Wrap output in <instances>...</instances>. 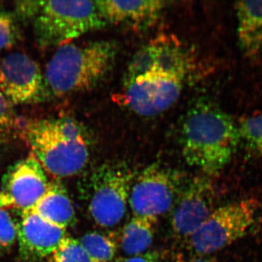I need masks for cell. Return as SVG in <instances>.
<instances>
[{"label":"cell","instance_id":"6da1fadb","mask_svg":"<svg viewBox=\"0 0 262 262\" xmlns=\"http://www.w3.org/2000/svg\"><path fill=\"white\" fill-rule=\"evenodd\" d=\"M192 64L177 37L163 34L151 39L136 52L124 75V105L141 116L166 111L180 97Z\"/></svg>","mask_w":262,"mask_h":262},{"label":"cell","instance_id":"7a4b0ae2","mask_svg":"<svg viewBox=\"0 0 262 262\" xmlns=\"http://www.w3.org/2000/svg\"><path fill=\"white\" fill-rule=\"evenodd\" d=\"M180 142L188 165L215 175L230 163L241 144L239 124L216 103L201 98L183 120Z\"/></svg>","mask_w":262,"mask_h":262},{"label":"cell","instance_id":"3957f363","mask_svg":"<svg viewBox=\"0 0 262 262\" xmlns=\"http://www.w3.org/2000/svg\"><path fill=\"white\" fill-rule=\"evenodd\" d=\"M117 52L116 43L108 40L70 43L58 48L43 74L41 99L94 89L113 70Z\"/></svg>","mask_w":262,"mask_h":262},{"label":"cell","instance_id":"277c9868","mask_svg":"<svg viewBox=\"0 0 262 262\" xmlns=\"http://www.w3.org/2000/svg\"><path fill=\"white\" fill-rule=\"evenodd\" d=\"M24 136L45 171L55 178L80 173L89 158V136L80 122L67 117L29 122Z\"/></svg>","mask_w":262,"mask_h":262},{"label":"cell","instance_id":"5b68a950","mask_svg":"<svg viewBox=\"0 0 262 262\" xmlns=\"http://www.w3.org/2000/svg\"><path fill=\"white\" fill-rule=\"evenodd\" d=\"M41 47H61L86 33L104 27L106 21L94 1H40L32 19Z\"/></svg>","mask_w":262,"mask_h":262},{"label":"cell","instance_id":"8992f818","mask_svg":"<svg viewBox=\"0 0 262 262\" xmlns=\"http://www.w3.org/2000/svg\"><path fill=\"white\" fill-rule=\"evenodd\" d=\"M258 206L249 198L217 207L188 238L189 247L208 256L242 238L254 224Z\"/></svg>","mask_w":262,"mask_h":262},{"label":"cell","instance_id":"52a82bcc","mask_svg":"<svg viewBox=\"0 0 262 262\" xmlns=\"http://www.w3.org/2000/svg\"><path fill=\"white\" fill-rule=\"evenodd\" d=\"M134 172L122 165L105 164L91 176L90 214L98 225L112 227L120 223L127 210Z\"/></svg>","mask_w":262,"mask_h":262},{"label":"cell","instance_id":"ba28073f","mask_svg":"<svg viewBox=\"0 0 262 262\" xmlns=\"http://www.w3.org/2000/svg\"><path fill=\"white\" fill-rule=\"evenodd\" d=\"M177 174L159 163L146 167L131 187L128 203L134 215L158 219L175 204L180 192Z\"/></svg>","mask_w":262,"mask_h":262},{"label":"cell","instance_id":"9c48e42d","mask_svg":"<svg viewBox=\"0 0 262 262\" xmlns=\"http://www.w3.org/2000/svg\"><path fill=\"white\" fill-rule=\"evenodd\" d=\"M216 191L209 178H194L183 187L176 202L171 219L173 234L179 238H189L215 209Z\"/></svg>","mask_w":262,"mask_h":262},{"label":"cell","instance_id":"30bf717a","mask_svg":"<svg viewBox=\"0 0 262 262\" xmlns=\"http://www.w3.org/2000/svg\"><path fill=\"white\" fill-rule=\"evenodd\" d=\"M42 90V71L32 58L13 53L0 59V93L13 106L39 101Z\"/></svg>","mask_w":262,"mask_h":262},{"label":"cell","instance_id":"8fae6325","mask_svg":"<svg viewBox=\"0 0 262 262\" xmlns=\"http://www.w3.org/2000/svg\"><path fill=\"white\" fill-rule=\"evenodd\" d=\"M3 182V192L13 208H19L22 212L35 206L50 184L46 171L32 153L9 169Z\"/></svg>","mask_w":262,"mask_h":262},{"label":"cell","instance_id":"7c38bea8","mask_svg":"<svg viewBox=\"0 0 262 262\" xmlns=\"http://www.w3.org/2000/svg\"><path fill=\"white\" fill-rule=\"evenodd\" d=\"M18 227L19 252L26 261H36L51 256L67 234V229L51 225L39 215L22 212Z\"/></svg>","mask_w":262,"mask_h":262},{"label":"cell","instance_id":"4fadbf2b","mask_svg":"<svg viewBox=\"0 0 262 262\" xmlns=\"http://www.w3.org/2000/svg\"><path fill=\"white\" fill-rule=\"evenodd\" d=\"M106 24L128 26L134 29L150 27L159 19L168 3L149 1H96Z\"/></svg>","mask_w":262,"mask_h":262},{"label":"cell","instance_id":"5bb4252c","mask_svg":"<svg viewBox=\"0 0 262 262\" xmlns=\"http://www.w3.org/2000/svg\"><path fill=\"white\" fill-rule=\"evenodd\" d=\"M239 48L245 58L262 64V1H241L234 5Z\"/></svg>","mask_w":262,"mask_h":262},{"label":"cell","instance_id":"9a60e30c","mask_svg":"<svg viewBox=\"0 0 262 262\" xmlns=\"http://www.w3.org/2000/svg\"><path fill=\"white\" fill-rule=\"evenodd\" d=\"M29 211L62 229H67L75 223L73 204L60 183L50 182L47 191Z\"/></svg>","mask_w":262,"mask_h":262},{"label":"cell","instance_id":"2e32d148","mask_svg":"<svg viewBox=\"0 0 262 262\" xmlns=\"http://www.w3.org/2000/svg\"><path fill=\"white\" fill-rule=\"evenodd\" d=\"M157 222L156 218L134 215L122 230L123 253L130 257L144 253L152 244Z\"/></svg>","mask_w":262,"mask_h":262},{"label":"cell","instance_id":"e0dca14e","mask_svg":"<svg viewBox=\"0 0 262 262\" xmlns=\"http://www.w3.org/2000/svg\"><path fill=\"white\" fill-rule=\"evenodd\" d=\"M80 241L92 262H111L116 254V242L108 234L89 232Z\"/></svg>","mask_w":262,"mask_h":262},{"label":"cell","instance_id":"ac0fdd59","mask_svg":"<svg viewBox=\"0 0 262 262\" xmlns=\"http://www.w3.org/2000/svg\"><path fill=\"white\" fill-rule=\"evenodd\" d=\"M241 144L251 154L262 155V114L246 119L239 124Z\"/></svg>","mask_w":262,"mask_h":262},{"label":"cell","instance_id":"d6986e66","mask_svg":"<svg viewBox=\"0 0 262 262\" xmlns=\"http://www.w3.org/2000/svg\"><path fill=\"white\" fill-rule=\"evenodd\" d=\"M51 256L52 262H92L80 241L68 235Z\"/></svg>","mask_w":262,"mask_h":262},{"label":"cell","instance_id":"ffe728a7","mask_svg":"<svg viewBox=\"0 0 262 262\" xmlns=\"http://www.w3.org/2000/svg\"><path fill=\"white\" fill-rule=\"evenodd\" d=\"M20 127L13 105L0 93V141L6 140L18 132Z\"/></svg>","mask_w":262,"mask_h":262},{"label":"cell","instance_id":"44dd1931","mask_svg":"<svg viewBox=\"0 0 262 262\" xmlns=\"http://www.w3.org/2000/svg\"><path fill=\"white\" fill-rule=\"evenodd\" d=\"M7 210L0 208V253L10 250L18 237V227Z\"/></svg>","mask_w":262,"mask_h":262},{"label":"cell","instance_id":"7402d4cb","mask_svg":"<svg viewBox=\"0 0 262 262\" xmlns=\"http://www.w3.org/2000/svg\"><path fill=\"white\" fill-rule=\"evenodd\" d=\"M17 37L14 19L6 12L0 11V51L10 47Z\"/></svg>","mask_w":262,"mask_h":262},{"label":"cell","instance_id":"603a6c76","mask_svg":"<svg viewBox=\"0 0 262 262\" xmlns=\"http://www.w3.org/2000/svg\"><path fill=\"white\" fill-rule=\"evenodd\" d=\"M40 1H23L16 3L15 12L18 18L32 20L39 9Z\"/></svg>","mask_w":262,"mask_h":262},{"label":"cell","instance_id":"cb8c5ba5","mask_svg":"<svg viewBox=\"0 0 262 262\" xmlns=\"http://www.w3.org/2000/svg\"><path fill=\"white\" fill-rule=\"evenodd\" d=\"M124 262H158V257L153 253H143L127 258Z\"/></svg>","mask_w":262,"mask_h":262},{"label":"cell","instance_id":"d4e9b609","mask_svg":"<svg viewBox=\"0 0 262 262\" xmlns=\"http://www.w3.org/2000/svg\"><path fill=\"white\" fill-rule=\"evenodd\" d=\"M189 262H217L214 258L210 256H200L198 257L194 258Z\"/></svg>","mask_w":262,"mask_h":262},{"label":"cell","instance_id":"484cf974","mask_svg":"<svg viewBox=\"0 0 262 262\" xmlns=\"http://www.w3.org/2000/svg\"><path fill=\"white\" fill-rule=\"evenodd\" d=\"M168 262H184V261H183L182 256H176L175 257L172 258V259L170 260Z\"/></svg>","mask_w":262,"mask_h":262}]
</instances>
